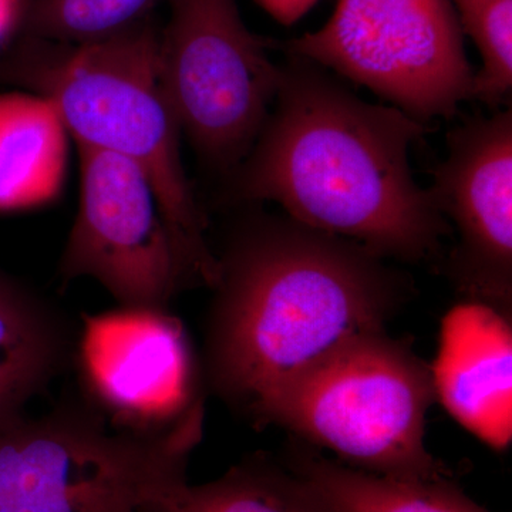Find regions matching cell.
Returning <instances> with one entry per match:
<instances>
[{
    "label": "cell",
    "mask_w": 512,
    "mask_h": 512,
    "mask_svg": "<svg viewBox=\"0 0 512 512\" xmlns=\"http://www.w3.org/2000/svg\"><path fill=\"white\" fill-rule=\"evenodd\" d=\"M424 124L289 56L268 119L234 170L232 197L276 202L286 217L384 259L429 261L448 224L410 167Z\"/></svg>",
    "instance_id": "1"
},
{
    "label": "cell",
    "mask_w": 512,
    "mask_h": 512,
    "mask_svg": "<svg viewBox=\"0 0 512 512\" xmlns=\"http://www.w3.org/2000/svg\"><path fill=\"white\" fill-rule=\"evenodd\" d=\"M217 258L202 376L247 419L333 350L386 330L409 296V282L387 259L286 215H249Z\"/></svg>",
    "instance_id": "2"
},
{
    "label": "cell",
    "mask_w": 512,
    "mask_h": 512,
    "mask_svg": "<svg viewBox=\"0 0 512 512\" xmlns=\"http://www.w3.org/2000/svg\"><path fill=\"white\" fill-rule=\"evenodd\" d=\"M150 19L82 45L30 39L0 77L49 100L77 147L137 164L181 238L217 261L183 163V131L161 70V32Z\"/></svg>",
    "instance_id": "3"
},
{
    "label": "cell",
    "mask_w": 512,
    "mask_h": 512,
    "mask_svg": "<svg viewBox=\"0 0 512 512\" xmlns=\"http://www.w3.org/2000/svg\"><path fill=\"white\" fill-rule=\"evenodd\" d=\"M436 402L429 363L386 330L365 333L279 386L249 414L328 448L357 470L400 480H440L426 447Z\"/></svg>",
    "instance_id": "4"
},
{
    "label": "cell",
    "mask_w": 512,
    "mask_h": 512,
    "mask_svg": "<svg viewBox=\"0 0 512 512\" xmlns=\"http://www.w3.org/2000/svg\"><path fill=\"white\" fill-rule=\"evenodd\" d=\"M204 410L160 433L119 429L83 396L19 417L0 427V512H141L187 477Z\"/></svg>",
    "instance_id": "5"
},
{
    "label": "cell",
    "mask_w": 512,
    "mask_h": 512,
    "mask_svg": "<svg viewBox=\"0 0 512 512\" xmlns=\"http://www.w3.org/2000/svg\"><path fill=\"white\" fill-rule=\"evenodd\" d=\"M76 218L60 256L63 282L94 279L124 308L168 309L175 296L212 288L217 261L181 238L156 188L133 161L79 147Z\"/></svg>",
    "instance_id": "6"
},
{
    "label": "cell",
    "mask_w": 512,
    "mask_h": 512,
    "mask_svg": "<svg viewBox=\"0 0 512 512\" xmlns=\"http://www.w3.org/2000/svg\"><path fill=\"white\" fill-rule=\"evenodd\" d=\"M426 123L473 99L474 72L448 0H339L319 30L286 45Z\"/></svg>",
    "instance_id": "7"
},
{
    "label": "cell",
    "mask_w": 512,
    "mask_h": 512,
    "mask_svg": "<svg viewBox=\"0 0 512 512\" xmlns=\"http://www.w3.org/2000/svg\"><path fill=\"white\" fill-rule=\"evenodd\" d=\"M161 70L183 136L215 170L234 171L261 133L282 67L245 26L237 0H167Z\"/></svg>",
    "instance_id": "8"
},
{
    "label": "cell",
    "mask_w": 512,
    "mask_h": 512,
    "mask_svg": "<svg viewBox=\"0 0 512 512\" xmlns=\"http://www.w3.org/2000/svg\"><path fill=\"white\" fill-rule=\"evenodd\" d=\"M73 365L84 399L119 429L160 433L204 406L201 357L170 309L86 313Z\"/></svg>",
    "instance_id": "9"
},
{
    "label": "cell",
    "mask_w": 512,
    "mask_h": 512,
    "mask_svg": "<svg viewBox=\"0 0 512 512\" xmlns=\"http://www.w3.org/2000/svg\"><path fill=\"white\" fill-rule=\"evenodd\" d=\"M430 191L458 235L447 259L451 284L463 301L512 319V110L448 133Z\"/></svg>",
    "instance_id": "10"
},
{
    "label": "cell",
    "mask_w": 512,
    "mask_h": 512,
    "mask_svg": "<svg viewBox=\"0 0 512 512\" xmlns=\"http://www.w3.org/2000/svg\"><path fill=\"white\" fill-rule=\"evenodd\" d=\"M436 400L493 450L512 440L511 319L491 306L461 301L441 320L430 365Z\"/></svg>",
    "instance_id": "11"
},
{
    "label": "cell",
    "mask_w": 512,
    "mask_h": 512,
    "mask_svg": "<svg viewBox=\"0 0 512 512\" xmlns=\"http://www.w3.org/2000/svg\"><path fill=\"white\" fill-rule=\"evenodd\" d=\"M77 333L55 302L0 268V427L73 365Z\"/></svg>",
    "instance_id": "12"
},
{
    "label": "cell",
    "mask_w": 512,
    "mask_h": 512,
    "mask_svg": "<svg viewBox=\"0 0 512 512\" xmlns=\"http://www.w3.org/2000/svg\"><path fill=\"white\" fill-rule=\"evenodd\" d=\"M67 160L69 131L53 104L32 92L0 93V212L55 201Z\"/></svg>",
    "instance_id": "13"
},
{
    "label": "cell",
    "mask_w": 512,
    "mask_h": 512,
    "mask_svg": "<svg viewBox=\"0 0 512 512\" xmlns=\"http://www.w3.org/2000/svg\"><path fill=\"white\" fill-rule=\"evenodd\" d=\"M141 512H329L295 470L266 457H251L210 483L192 485L187 477L160 488Z\"/></svg>",
    "instance_id": "14"
},
{
    "label": "cell",
    "mask_w": 512,
    "mask_h": 512,
    "mask_svg": "<svg viewBox=\"0 0 512 512\" xmlns=\"http://www.w3.org/2000/svg\"><path fill=\"white\" fill-rule=\"evenodd\" d=\"M295 470L305 478L329 512H491L448 481L400 480L377 476L302 451Z\"/></svg>",
    "instance_id": "15"
},
{
    "label": "cell",
    "mask_w": 512,
    "mask_h": 512,
    "mask_svg": "<svg viewBox=\"0 0 512 512\" xmlns=\"http://www.w3.org/2000/svg\"><path fill=\"white\" fill-rule=\"evenodd\" d=\"M161 2L167 0H28L23 20L30 39L82 45L134 28Z\"/></svg>",
    "instance_id": "16"
},
{
    "label": "cell",
    "mask_w": 512,
    "mask_h": 512,
    "mask_svg": "<svg viewBox=\"0 0 512 512\" xmlns=\"http://www.w3.org/2000/svg\"><path fill=\"white\" fill-rule=\"evenodd\" d=\"M461 32L473 40L481 67L474 73L473 99L491 109L512 89V0H448Z\"/></svg>",
    "instance_id": "17"
},
{
    "label": "cell",
    "mask_w": 512,
    "mask_h": 512,
    "mask_svg": "<svg viewBox=\"0 0 512 512\" xmlns=\"http://www.w3.org/2000/svg\"><path fill=\"white\" fill-rule=\"evenodd\" d=\"M258 2L276 20L288 25L301 18L303 13L308 12L316 0H258Z\"/></svg>",
    "instance_id": "18"
},
{
    "label": "cell",
    "mask_w": 512,
    "mask_h": 512,
    "mask_svg": "<svg viewBox=\"0 0 512 512\" xmlns=\"http://www.w3.org/2000/svg\"><path fill=\"white\" fill-rule=\"evenodd\" d=\"M28 0H0V46L25 16Z\"/></svg>",
    "instance_id": "19"
}]
</instances>
